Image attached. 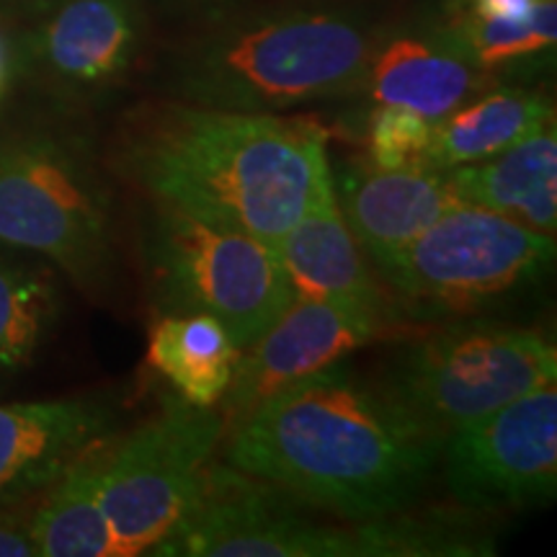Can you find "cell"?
I'll return each instance as SVG.
<instances>
[{"mask_svg":"<svg viewBox=\"0 0 557 557\" xmlns=\"http://www.w3.org/2000/svg\"><path fill=\"white\" fill-rule=\"evenodd\" d=\"M152 295L163 312H205L246 348L295 299L274 248L222 222L156 201L145 235Z\"/></svg>","mask_w":557,"mask_h":557,"instance_id":"6","label":"cell"},{"mask_svg":"<svg viewBox=\"0 0 557 557\" xmlns=\"http://www.w3.org/2000/svg\"><path fill=\"white\" fill-rule=\"evenodd\" d=\"M9 73H11V62H9V47H5L3 37H0V96L5 94V86H9Z\"/></svg>","mask_w":557,"mask_h":557,"instance_id":"26","label":"cell"},{"mask_svg":"<svg viewBox=\"0 0 557 557\" xmlns=\"http://www.w3.org/2000/svg\"><path fill=\"white\" fill-rule=\"evenodd\" d=\"M444 478L478 511L547 504L557 491V385H542L444 438Z\"/></svg>","mask_w":557,"mask_h":557,"instance_id":"10","label":"cell"},{"mask_svg":"<svg viewBox=\"0 0 557 557\" xmlns=\"http://www.w3.org/2000/svg\"><path fill=\"white\" fill-rule=\"evenodd\" d=\"M333 186L348 230L374 267L413 243L457 205L447 173L426 165L400 171L374 165L348 169L338 184L333 178Z\"/></svg>","mask_w":557,"mask_h":557,"instance_id":"14","label":"cell"},{"mask_svg":"<svg viewBox=\"0 0 557 557\" xmlns=\"http://www.w3.org/2000/svg\"><path fill=\"white\" fill-rule=\"evenodd\" d=\"M483 73L455 26L418 29L374 47L364 88L380 107L436 122L478 94Z\"/></svg>","mask_w":557,"mask_h":557,"instance_id":"13","label":"cell"},{"mask_svg":"<svg viewBox=\"0 0 557 557\" xmlns=\"http://www.w3.org/2000/svg\"><path fill=\"white\" fill-rule=\"evenodd\" d=\"M369 163L382 171L400 169H429V145H431V122L421 114L398 109L380 107L369 122Z\"/></svg>","mask_w":557,"mask_h":557,"instance_id":"23","label":"cell"},{"mask_svg":"<svg viewBox=\"0 0 557 557\" xmlns=\"http://www.w3.org/2000/svg\"><path fill=\"white\" fill-rule=\"evenodd\" d=\"M553 103L527 90H496L431 122L429 169L449 171L498 156L553 124Z\"/></svg>","mask_w":557,"mask_h":557,"instance_id":"19","label":"cell"},{"mask_svg":"<svg viewBox=\"0 0 557 557\" xmlns=\"http://www.w3.org/2000/svg\"><path fill=\"white\" fill-rule=\"evenodd\" d=\"M0 243L39 256L90 295L107 287L114 227L94 160L50 135L0 143Z\"/></svg>","mask_w":557,"mask_h":557,"instance_id":"5","label":"cell"},{"mask_svg":"<svg viewBox=\"0 0 557 557\" xmlns=\"http://www.w3.org/2000/svg\"><path fill=\"white\" fill-rule=\"evenodd\" d=\"M540 0H465L468 18H524Z\"/></svg>","mask_w":557,"mask_h":557,"instance_id":"25","label":"cell"},{"mask_svg":"<svg viewBox=\"0 0 557 557\" xmlns=\"http://www.w3.org/2000/svg\"><path fill=\"white\" fill-rule=\"evenodd\" d=\"M553 259L555 235L457 201L377 269L418 302L470 308L545 274Z\"/></svg>","mask_w":557,"mask_h":557,"instance_id":"9","label":"cell"},{"mask_svg":"<svg viewBox=\"0 0 557 557\" xmlns=\"http://www.w3.org/2000/svg\"><path fill=\"white\" fill-rule=\"evenodd\" d=\"M122 169L156 201L276 248L331 173L329 135L308 116L169 103L135 122Z\"/></svg>","mask_w":557,"mask_h":557,"instance_id":"2","label":"cell"},{"mask_svg":"<svg viewBox=\"0 0 557 557\" xmlns=\"http://www.w3.org/2000/svg\"><path fill=\"white\" fill-rule=\"evenodd\" d=\"M0 557H37L32 537V513L0 508Z\"/></svg>","mask_w":557,"mask_h":557,"instance_id":"24","label":"cell"},{"mask_svg":"<svg viewBox=\"0 0 557 557\" xmlns=\"http://www.w3.org/2000/svg\"><path fill=\"white\" fill-rule=\"evenodd\" d=\"M382 315L351 302L295 297L271 329L240 348L233 380L220 400L225 431L246 418L269 395L341 364L348 354L369 344Z\"/></svg>","mask_w":557,"mask_h":557,"instance_id":"11","label":"cell"},{"mask_svg":"<svg viewBox=\"0 0 557 557\" xmlns=\"http://www.w3.org/2000/svg\"><path fill=\"white\" fill-rule=\"evenodd\" d=\"M222 442L230 468L344 521L410 508L444 444L341 364L269 395Z\"/></svg>","mask_w":557,"mask_h":557,"instance_id":"1","label":"cell"},{"mask_svg":"<svg viewBox=\"0 0 557 557\" xmlns=\"http://www.w3.org/2000/svg\"><path fill=\"white\" fill-rule=\"evenodd\" d=\"M295 297L336 299L382 315V292L341 214L333 171L274 248Z\"/></svg>","mask_w":557,"mask_h":557,"instance_id":"15","label":"cell"},{"mask_svg":"<svg viewBox=\"0 0 557 557\" xmlns=\"http://www.w3.org/2000/svg\"><path fill=\"white\" fill-rule=\"evenodd\" d=\"M225 436L214 408L171 400L127 436L111 438L101 472V506L120 557L152 555L173 532Z\"/></svg>","mask_w":557,"mask_h":557,"instance_id":"8","label":"cell"},{"mask_svg":"<svg viewBox=\"0 0 557 557\" xmlns=\"http://www.w3.org/2000/svg\"><path fill=\"white\" fill-rule=\"evenodd\" d=\"M29 256L0 243V374L29 364L58 320L52 271Z\"/></svg>","mask_w":557,"mask_h":557,"instance_id":"21","label":"cell"},{"mask_svg":"<svg viewBox=\"0 0 557 557\" xmlns=\"http://www.w3.org/2000/svg\"><path fill=\"white\" fill-rule=\"evenodd\" d=\"M372 50L364 26L344 13L274 11L209 32L173 75L186 103L276 114L364 88Z\"/></svg>","mask_w":557,"mask_h":557,"instance_id":"4","label":"cell"},{"mask_svg":"<svg viewBox=\"0 0 557 557\" xmlns=\"http://www.w3.org/2000/svg\"><path fill=\"white\" fill-rule=\"evenodd\" d=\"M457 201L517 220L537 233L557 230L555 122L498 156L444 171Z\"/></svg>","mask_w":557,"mask_h":557,"instance_id":"16","label":"cell"},{"mask_svg":"<svg viewBox=\"0 0 557 557\" xmlns=\"http://www.w3.org/2000/svg\"><path fill=\"white\" fill-rule=\"evenodd\" d=\"M111 434L83 449L41 493L32 511L37 557H120L114 532L101 506V472Z\"/></svg>","mask_w":557,"mask_h":557,"instance_id":"18","label":"cell"},{"mask_svg":"<svg viewBox=\"0 0 557 557\" xmlns=\"http://www.w3.org/2000/svg\"><path fill=\"white\" fill-rule=\"evenodd\" d=\"M238 354L225 325L205 312H163L150 331L148 364L191 406L214 408L225 398Z\"/></svg>","mask_w":557,"mask_h":557,"instance_id":"20","label":"cell"},{"mask_svg":"<svg viewBox=\"0 0 557 557\" xmlns=\"http://www.w3.org/2000/svg\"><path fill=\"white\" fill-rule=\"evenodd\" d=\"M483 70L553 50L557 41V0H540L524 18H468L455 26Z\"/></svg>","mask_w":557,"mask_h":557,"instance_id":"22","label":"cell"},{"mask_svg":"<svg viewBox=\"0 0 557 557\" xmlns=\"http://www.w3.org/2000/svg\"><path fill=\"white\" fill-rule=\"evenodd\" d=\"M137 47V13L129 0H67L41 26L37 58L67 86L114 81Z\"/></svg>","mask_w":557,"mask_h":557,"instance_id":"17","label":"cell"},{"mask_svg":"<svg viewBox=\"0 0 557 557\" xmlns=\"http://www.w3.org/2000/svg\"><path fill=\"white\" fill-rule=\"evenodd\" d=\"M557 380V348L532 329L451 325L398 354L382 389L423 431L447 438Z\"/></svg>","mask_w":557,"mask_h":557,"instance_id":"7","label":"cell"},{"mask_svg":"<svg viewBox=\"0 0 557 557\" xmlns=\"http://www.w3.org/2000/svg\"><path fill=\"white\" fill-rule=\"evenodd\" d=\"M114 429V408L96 398L0 406V508H16Z\"/></svg>","mask_w":557,"mask_h":557,"instance_id":"12","label":"cell"},{"mask_svg":"<svg viewBox=\"0 0 557 557\" xmlns=\"http://www.w3.org/2000/svg\"><path fill=\"white\" fill-rule=\"evenodd\" d=\"M493 540L468 521L395 517L333 527L318 508L230 468L207 465L197 496L152 555L176 557H475Z\"/></svg>","mask_w":557,"mask_h":557,"instance_id":"3","label":"cell"}]
</instances>
